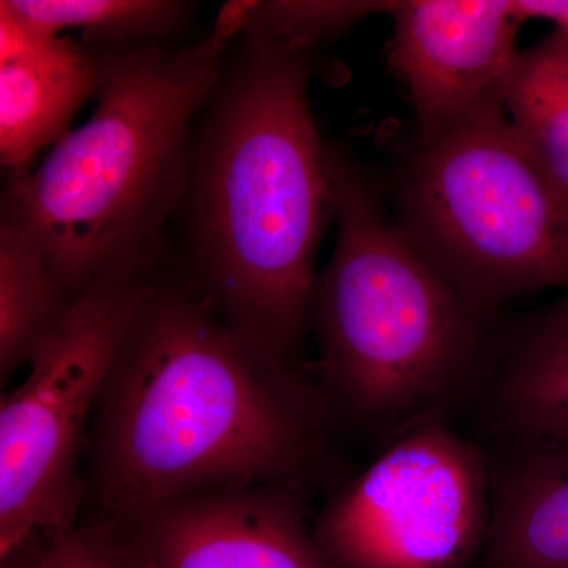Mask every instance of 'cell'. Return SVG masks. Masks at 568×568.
<instances>
[{"instance_id": "cell-2", "label": "cell", "mask_w": 568, "mask_h": 568, "mask_svg": "<svg viewBox=\"0 0 568 568\" xmlns=\"http://www.w3.org/2000/svg\"><path fill=\"white\" fill-rule=\"evenodd\" d=\"M315 51L246 21L194 121L175 213L182 276L239 334L305 364L335 149L310 104Z\"/></svg>"}, {"instance_id": "cell-17", "label": "cell", "mask_w": 568, "mask_h": 568, "mask_svg": "<svg viewBox=\"0 0 568 568\" xmlns=\"http://www.w3.org/2000/svg\"><path fill=\"white\" fill-rule=\"evenodd\" d=\"M395 2H253L248 22L274 39L304 51L334 39L369 14L388 13Z\"/></svg>"}, {"instance_id": "cell-4", "label": "cell", "mask_w": 568, "mask_h": 568, "mask_svg": "<svg viewBox=\"0 0 568 568\" xmlns=\"http://www.w3.org/2000/svg\"><path fill=\"white\" fill-rule=\"evenodd\" d=\"M334 254L313 293L317 383L332 417L386 446L450 422L487 383L503 321L485 315L414 250L383 183L335 153Z\"/></svg>"}, {"instance_id": "cell-15", "label": "cell", "mask_w": 568, "mask_h": 568, "mask_svg": "<svg viewBox=\"0 0 568 568\" xmlns=\"http://www.w3.org/2000/svg\"><path fill=\"white\" fill-rule=\"evenodd\" d=\"M71 305L43 257L24 237L0 224V375L29 364L37 347Z\"/></svg>"}, {"instance_id": "cell-8", "label": "cell", "mask_w": 568, "mask_h": 568, "mask_svg": "<svg viewBox=\"0 0 568 568\" xmlns=\"http://www.w3.org/2000/svg\"><path fill=\"white\" fill-rule=\"evenodd\" d=\"M308 489L175 497L125 517L144 568H334L306 523Z\"/></svg>"}, {"instance_id": "cell-5", "label": "cell", "mask_w": 568, "mask_h": 568, "mask_svg": "<svg viewBox=\"0 0 568 568\" xmlns=\"http://www.w3.org/2000/svg\"><path fill=\"white\" fill-rule=\"evenodd\" d=\"M409 244L478 312L568 290V205L523 148L499 92L414 132L384 185Z\"/></svg>"}, {"instance_id": "cell-10", "label": "cell", "mask_w": 568, "mask_h": 568, "mask_svg": "<svg viewBox=\"0 0 568 568\" xmlns=\"http://www.w3.org/2000/svg\"><path fill=\"white\" fill-rule=\"evenodd\" d=\"M108 62L110 52L41 31L0 6V162L10 178L71 132L78 111L99 99Z\"/></svg>"}, {"instance_id": "cell-6", "label": "cell", "mask_w": 568, "mask_h": 568, "mask_svg": "<svg viewBox=\"0 0 568 568\" xmlns=\"http://www.w3.org/2000/svg\"><path fill=\"white\" fill-rule=\"evenodd\" d=\"M159 274V272H156ZM156 274L97 284L71 302L0 405V558L80 523L82 454L97 399Z\"/></svg>"}, {"instance_id": "cell-9", "label": "cell", "mask_w": 568, "mask_h": 568, "mask_svg": "<svg viewBox=\"0 0 568 568\" xmlns=\"http://www.w3.org/2000/svg\"><path fill=\"white\" fill-rule=\"evenodd\" d=\"M390 17V67L416 132L440 129L499 91L518 54L511 0H399Z\"/></svg>"}, {"instance_id": "cell-3", "label": "cell", "mask_w": 568, "mask_h": 568, "mask_svg": "<svg viewBox=\"0 0 568 568\" xmlns=\"http://www.w3.org/2000/svg\"><path fill=\"white\" fill-rule=\"evenodd\" d=\"M250 0L224 3L196 43L110 52L95 111L36 170L10 178L0 224L24 235L70 302L160 272L190 138Z\"/></svg>"}, {"instance_id": "cell-1", "label": "cell", "mask_w": 568, "mask_h": 568, "mask_svg": "<svg viewBox=\"0 0 568 568\" xmlns=\"http://www.w3.org/2000/svg\"><path fill=\"white\" fill-rule=\"evenodd\" d=\"M334 425L315 366L268 353L182 275L159 272L97 399L85 485L114 518L223 489L310 491Z\"/></svg>"}, {"instance_id": "cell-13", "label": "cell", "mask_w": 568, "mask_h": 568, "mask_svg": "<svg viewBox=\"0 0 568 568\" xmlns=\"http://www.w3.org/2000/svg\"><path fill=\"white\" fill-rule=\"evenodd\" d=\"M497 92L523 148L568 205L567 33L518 51Z\"/></svg>"}, {"instance_id": "cell-16", "label": "cell", "mask_w": 568, "mask_h": 568, "mask_svg": "<svg viewBox=\"0 0 568 568\" xmlns=\"http://www.w3.org/2000/svg\"><path fill=\"white\" fill-rule=\"evenodd\" d=\"M0 559L2 568H144L129 525L99 514L59 540L28 545Z\"/></svg>"}, {"instance_id": "cell-14", "label": "cell", "mask_w": 568, "mask_h": 568, "mask_svg": "<svg viewBox=\"0 0 568 568\" xmlns=\"http://www.w3.org/2000/svg\"><path fill=\"white\" fill-rule=\"evenodd\" d=\"M14 17L41 31L82 32V43L104 52L168 43L192 18L179 0H2Z\"/></svg>"}, {"instance_id": "cell-7", "label": "cell", "mask_w": 568, "mask_h": 568, "mask_svg": "<svg viewBox=\"0 0 568 568\" xmlns=\"http://www.w3.org/2000/svg\"><path fill=\"white\" fill-rule=\"evenodd\" d=\"M488 526L484 444L429 422L336 488L312 532L334 568H466Z\"/></svg>"}, {"instance_id": "cell-11", "label": "cell", "mask_w": 568, "mask_h": 568, "mask_svg": "<svg viewBox=\"0 0 568 568\" xmlns=\"http://www.w3.org/2000/svg\"><path fill=\"white\" fill-rule=\"evenodd\" d=\"M489 526L477 568H568V440L480 439Z\"/></svg>"}, {"instance_id": "cell-12", "label": "cell", "mask_w": 568, "mask_h": 568, "mask_svg": "<svg viewBox=\"0 0 568 568\" xmlns=\"http://www.w3.org/2000/svg\"><path fill=\"white\" fill-rule=\"evenodd\" d=\"M474 407L484 436L568 440V290L503 324L491 372Z\"/></svg>"}]
</instances>
